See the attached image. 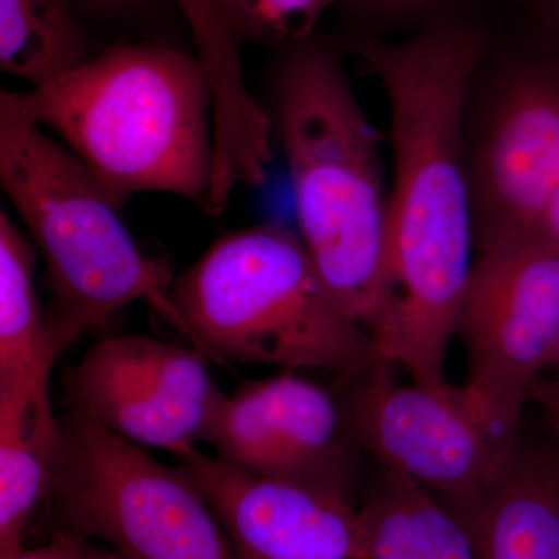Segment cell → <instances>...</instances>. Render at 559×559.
<instances>
[{"instance_id":"1","label":"cell","mask_w":559,"mask_h":559,"mask_svg":"<svg viewBox=\"0 0 559 559\" xmlns=\"http://www.w3.org/2000/svg\"><path fill=\"white\" fill-rule=\"evenodd\" d=\"M349 46L388 98L393 154L388 294L371 340L415 384L444 392L476 249L468 103L485 36L450 24L406 43Z\"/></svg>"},{"instance_id":"2","label":"cell","mask_w":559,"mask_h":559,"mask_svg":"<svg viewBox=\"0 0 559 559\" xmlns=\"http://www.w3.org/2000/svg\"><path fill=\"white\" fill-rule=\"evenodd\" d=\"M0 100L60 135L117 209L159 191L207 212L215 139L202 61L159 44H127L46 86L2 91Z\"/></svg>"},{"instance_id":"3","label":"cell","mask_w":559,"mask_h":559,"mask_svg":"<svg viewBox=\"0 0 559 559\" xmlns=\"http://www.w3.org/2000/svg\"><path fill=\"white\" fill-rule=\"evenodd\" d=\"M272 84L297 235L333 299L373 333L388 294L389 194L380 139L330 47L289 44Z\"/></svg>"},{"instance_id":"4","label":"cell","mask_w":559,"mask_h":559,"mask_svg":"<svg viewBox=\"0 0 559 559\" xmlns=\"http://www.w3.org/2000/svg\"><path fill=\"white\" fill-rule=\"evenodd\" d=\"M0 183L46 261V322L58 356L134 301L182 330L167 261L139 248L121 210L62 143L2 100Z\"/></svg>"},{"instance_id":"5","label":"cell","mask_w":559,"mask_h":559,"mask_svg":"<svg viewBox=\"0 0 559 559\" xmlns=\"http://www.w3.org/2000/svg\"><path fill=\"white\" fill-rule=\"evenodd\" d=\"M182 330L209 359L359 377L377 345L326 289L299 235L275 221L224 235L175 278Z\"/></svg>"},{"instance_id":"6","label":"cell","mask_w":559,"mask_h":559,"mask_svg":"<svg viewBox=\"0 0 559 559\" xmlns=\"http://www.w3.org/2000/svg\"><path fill=\"white\" fill-rule=\"evenodd\" d=\"M60 432L49 492L58 532L102 540L120 559H238L180 466L157 462L75 404Z\"/></svg>"},{"instance_id":"7","label":"cell","mask_w":559,"mask_h":559,"mask_svg":"<svg viewBox=\"0 0 559 559\" xmlns=\"http://www.w3.org/2000/svg\"><path fill=\"white\" fill-rule=\"evenodd\" d=\"M457 333L468 358L463 388L518 439L559 347V246L532 235L477 249Z\"/></svg>"},{"instance_id":"8","label":"cell","mask_w":559,"mask_h":559,"mask_svg":"<svg viewBox=\"0 0 559 559\" xmlns=\"http://www.w3.org/2000/svg\"><path fill=\"white\" fill-rule=\"evenodd\" d=\"M380 360L341 380L345 417L360 450L444 502L473 498L492 479L518 439L500 430L463 385L436 392L401 384Z\"/></svg>"},{"instance_id":"9","label":"cell","mask_w":559,"mask_h":559,"mask_svg":"<svg viewBox=\"0 0 559 559\" xmlns=\"http://www.w3.org/2000/svg\"><path fill=\"white\" fill-rule=\"evenodd\" d=\"M198 348L145 334L103 340L72 371V404L131 443L176 457L207 443L224 399Z\"/></svg>"},{"instance_id":"10","label":"cell","mask_w":559,"mask_h":559,"mask_svg":"<svg viewBox=\"0 0 559 559\" xmlns=\"http://www.w3.org/2000/svg\"><path fill=\"white\" fill-rule=\"evenodd\" d=\"M207 443L250 476L323 489L353 500L360 447L340 393L282 371L224 395Z\"/></svg>"},{"instance_id":"11","label":"cell","mask_w":559,"mask_h":559,"mask_svg":"<svg viewBox=\"0 0 559 559\" xmlns=\"http://www.w3.org/2000/svg\"><path fill=\"white\" fill-rule=\"evenodd\" d=\"M499 83L468 140L476 250L532 237L559 187V62H518Z\"/></svg>"},{"instance_id":"12","label":"cell","mask_w":559,"mask_h":559,"mask_svg":"<svg viewBox=\"0 0 559 559\" xmlns=\"http://www.w3.org/2000/svg\"><path fill=\"white\" fill-rule=\"evenodd\" d=\"M178 459L215 511L238 559H369L353 500L250 476L200 450Z\"/></svg>"},{"instance_id":"13","label":"cell","mask_w":559,"mask_h":559,"mask_svg":"<svg viewBox=\"0 0 559 559\" xmlns=\"http://www.w3.org/2000/svg\"><path fill=\"white\" fill-rule=\"evenodd\" d=\"M444 503L468 528L479 559H559V444H525L520 436L477 495Z\"/></svg>"},{"instance_id":"14","label":"cell","mask_w":559,"mask_h":559,"mask_svg":"<svg viewBox=\"0 0 559 559\" xmlns=\"http://www.w3.org/2000/svg\"><path fill=\"white\" fill-rule=\"evenodd\" d=\"M358 513L369 559H479L457 514L395 471L380 466Z\"/></svg>"},{"instance_id":"15","label":"cell","mask_w":559,"mask_h":559,"mask_svg":"<svg viewBox=\"0 0 559 559\" xmlns=\"http://www.w3.org/2000/svg\"><path fill=\"white\" fill-rule=\"evenodd\" d=\"M60 441L49 396L0 392V558L25 547L33 514L49 498Z\"/></svg>"},{"instance_id":"16","label":"cell","mask_w":559,"mask_h":559,"mask_svg":"<svg viewBox=\"0 0 559 559\" xmlns=\"http://www.w3.org/2000/svg\"><path fill=\"white\" fill-rule=\"evenodd\" d=\"M35 249L0 212V392L49 396L58 353L35 285Z\"/></svg>"},{"instance_id":"17","label":"cell","mask_w":559,"mask_h":559,"mask_svg":"<svg viewBox=\"0 0 559 559\" xmlns=\"http://www.w3.org/2000/svg\"><path fill=\"white\" fill-rule=\"evenodd\" d=\"M92 58L72 0H0V69L43 87Z\"/></svg>"},{"instance_id":"18","label":"cell","mask_w":559,"mask_h":559,"mask_svg":"<svg viewBox=\"0 0 559 559\" xmlns=\"http://www.w3.org/2000/svg\"><path fill=\"white\" fill-rule=\"evenodd\" d=\"M337 0H216L219 13L241 39H310L320 16Z\"/></svg>"},{"instance_id":"19","label":"cell","mask_w":559,"mask_h":559,"mask_svg":"<svg viewBox=\"0 0 559 559\" xmlns=\"http://www.w3.org/2000/svg\"><path fill=\"white\" fill-rule=\"evenodd\" d=\"M86 540L68 535L64 532L55 533L53 539L44 546L14 551L9 557L0 559H80L83 554V547Z\"/></svg>"},{"instance_id":"20","label":"cell","mask_w":559,"mask_h":559,"mask_svg":"<svg viewBox=\"0 0 559 559\" xmlns=\"http://www.w3.org/2000/svg\"><path fill=\"white\" fill-rule=\"evenodd\" d=\"M532 403L543 412L559 444V374H546L540 378L533 390Z\"/></svg>"},{"instance_id":"21","label":"cell","mask_w":559,"mask_h":559,"mask_svg":"<svg viewBox=\"0 0 559 559\" xmlns=\"http://www.w3.org/2000/svg\"><path fill=\"white\" fill-rule=\"evenodd\" d=\"M533 235L559 246V187L551 197L546 212L540 216L538 227Z\"/></svg>"},{"instance_id":"22","label":"cell","mask_w":559,"mask_h":559,"mask_svg":"<svg viewBox=\"0 0 559 559\" xmlns=\"http://www.w3.org/2000/svg\"><path fill=\"white\" fill-rule=\"evenodd\" d=\"M360 2L369 7V9L396 13V11L419 9V7L432 3L433 0H360Z\"/></svg>"},{"instance_id":"23","label":"cell","mask_w":559,"mask_h":559,"mask_svg":"<svg viewBox=\"0 0 559 559\" xmlns=\"http://www.w3.org/2000/svg\"><path fill=\"white\" fill-rule=\"evenodd\" d=\"M81 5L95 13H119L140 5L143 0H79Z\"/></svg>"},{"instance_id":"24","label":"cell","mask_w":559,"mask_h":559,"mask_svg":"<svg viewBox=\"0 0 559 559\" xmlns=\"http://www.w3.org/2000/svg\"><path fill=\"white\" fill-rule=\"evenodd\" d=\"M80 559H120L116 554H112L110 550H98L94 549V547L90 546V544L84 543L83 554H81Z\"/></svg>"},{"instance_id":"25","label":"cell","mask_w":559,"mask_h":559,"mask_svg":"<svg viewBox=\"0 0 559 559\" xmlns=\"http://www.w3.org/2000/svg\"><path fill=\"white\" fill-rule=\"evenodd\" d=\"M547 5H549L551 20L559 28V0H547Z\"/></svg>"}]
</instances>
